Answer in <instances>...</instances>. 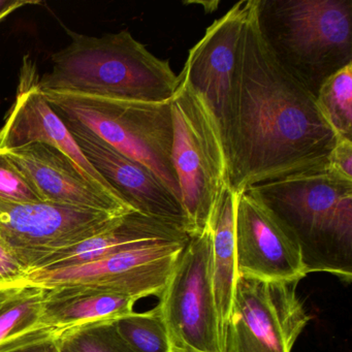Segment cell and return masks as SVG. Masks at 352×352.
<instances>
[{"instance_id": "cell-1", "label": "cell", "mask_w": 352, "mask_h": 352, "mask_svg": "<svg viewBox=\"0 0 352 352\" xmlns=\"http://www.w3.org/2000/svg\"><path fill=\"white\" fill-rule=\"evenodd\" d=\"M338 137L314 94L278 60L249 0L232 78L226 140L228 187H248L325 168Z\"/></svg>"}, {"instance_id": "cell-2", "label": "cell", "mask_w": 352, "mask_h": 352, "mask_svg": "<svg viewBox=\"0 0 352 352\" xmlns=\"http://www.w3.org/2000/svg\"><path fill=\"white\" fill-rule=\"evenodd\" d=\"M248 188L279 220L306 274L324 272L351 282V179L327 166Z\"/></svg>"}, {"instance_id": "cell-3", "label": "cell", "mask_w": 352, "mask_h": 352, "mask_svg": "<svg viewBox=\"0 0 352 352\" xmlns=\"http://www.w3.org/2000/svg\"><path fill=\"white\" fill-rule=\"evenodd\" d=\"M72 42L51 57L53 69L40 79L44 92L113 100L166 102L180 78L170 61L152 54L129 30L89 36L67 30Z\"/></svg>"}, {"instance_id": "cell-4", "label": "cell", "mask_w": 352, "mask_h": 352, "mask_svg": "<svg viewBox=\"0 0 352 352\" xmlns=\"http://www.w3.org/2000/svg\"><path fill=\"white\" fill-rule=\"evenodd\" d=\"M257 18L272 52L315 96L352 63V0H257Z\"/></svg>"}, {"instance_id": "cell-5", "label": "cell", "mask_w": 352, "mask_h": 352, "mask_svg": "<svg viewBox=\"0 0 352 352\" xmlns=\"http://www.w3.org/2000/svg\"><path fill=\"white\" fill-rule=\"evenodd\" d=\"M43 94L63 122L94 133L117 151L149 168L181 203L173 164L170 100L148 102L83 94Z\"/></svg>"}, {"instance_id": "cell-6", "label": "cell", "mask_w": 352, "mask_h": 352, "mask_svg": "<svg viewBox=\"0 0 352 352\" xmlns=\"http://www.w3.org/2000/svg\"><path fill=\"white\" fill-rule=\"evenodd\" d=\"M170 104L173 164L181 204L193 232H204L209 230L222 195L228 188L226 150L215 119L199 94L181 78Z\"/></svg>"}, {"instance_id": "cell-7", "label": "cell", "mask_w": 352, "mask_h": 352, "mask_svg": "<svg viewBox=\"0 0 352 352\" xmlns=\"http://www.w3.org/2000/svg\"><path fill=\"white\" fill-rule=\"evenodd\" d=\"M157 308L173 349L221 352L210 228L189 236Z\"/></svg>"}, {"instance_id": "cell-8", "label": "cell", "mask_w": 352, "mask_h": 352, "mask_svg": "<svg viewBox=\"0 0 352 352\" xmlns=\"http://www.w3.org/2000/svg\"><path fill=\"white\" fill-rule=\"evenodd\" d=\"M298 283L238 275L221 352H292L311 319L296 294Z\"/></svg>"}, {"instance_id": "cell-9", "label": "cell", "mask_w": 352, "mask_h": 352, "mask_svg": "<svg viewBox=\"0 0 352 352\" xmlns=\"http://www.w3.org/2000/svg\"><path fill=\"white\" fill-rule=\"evenodd\" d=\"M123 216L51 201H0V244L28 274L53 253L109 230Z\"/></svg>"}, {"instance_id": "cell-10", "label": "cell", "mask_w": 352, "mask_h": 352, "mask_svg": "<svg viewBox=\"0 0 352 352\" xmlns=\"http://www.w3.org/2000/svg\"><path fill=\"white\" fill-rule=\"evenodd\" d=\"M188 239L141 243L92 263L30 272L25 281L45 287L92 286L138 300L160 298Z\"/></svg>"}, {"instance_id": "cell-11", "label": "cell", "mask_w": 352, "mask_h": 352, "mask_svg": "<svg viewBox=\"0 0 352 352\" xmlns=\"http://www.w3.org/2000/svg\"><path fill=\"white\" fill-rule=\"evenodd\" d=\"M249 0L216 20L190 49L179 77L199 94L215 119L226 150L230 121L232 78Z\"/></svg>"}, {"instance_id": "cell-12", "label": "cell", "mask_w": 352, "mask_h": 352, "mask_svg": "<svg viewBox=\"0 0 352 352\" xmlns=\"http://www.w3.org/2000/svg\"><path fill=\"white\" fill-rule=\"evenodd\" d=\"M65 125L87 162L133 211L193 234L180 201L149 168L94 133Z\"/></svg>"}, {"instance_id": "cell-13", "label": "cell", "mask_w": 352, "mask_h": 352, "mask_svg": "<svg viewBox=\"0 0 352 352\" xmlns=\"http://www.w3.org/2000/svg\"><path fill=\"white\" fill-rule=\"evenodd\" d=\"M32 143L56 148L75 162L90 184L125 203L82 154L67 125L43 94L34 61L24 57L15 102L0 129V151Z\"/></svg>"}, {"instance_id": "cell-14", "label": "cell", "mask_w": 352, "mask_h": 352, "mask_svg": "<svg viewBox=\"0 0 352 352\" xmlns=\"http://www.w3.org/2000/svg\"><path fill=\"white\" fill-rule=\"evenodd\" d=\"M234 232L238 275L294 282L306 277L296 245L271 210L249 188L238 195Z\"/></svg>"}, {"instance_id": "cell-15", "label": "cell", "mask_w": 352, "mask_h": 352, "mask_svg": "<svg viewBox=\"0 0 352 352\" xmlns=\"http://www.w3.org/2000/svg\"><path fill=\"white\" fill-rule=\"evenodd\" d=\"M0 152L21 170L45 201L116 215L135 212L126 204L90 184L75 162L56 148L32 143Z\"/></svg>"}, {"instance_id": "cell-16", "label": "cell", "mask_w": 352, "mask_h": 352, "mask_svg": "<svg viewBox=\"0 0 352 352\" xmlns=\"http://www.w3.org/2000/svg\"><path fill=\"white\" fill-rule=\"evenodd\" d=\"M190 234L138 212L123 216L112 228L80 244L53 253L36 270H56L92 263L141 243L188 239ZM34 272V271H32Z\"/></svg>"}, {"instance_id": "cell-17", "label": "cell", "mask_w": 352, "mask_h": 352, "mask_svg": "<svg viewBox=\"0 0 352 352\" xmlns=\"http://www.w3.org/2000/svg\"><path fill=\"white\" fill-rule=\"evenodd\" d=\"M137 302L133 296L92 286H52L47 287L43 319L58 337L75 327L115 321L131 314Z\"/></svg>"}, {"instance_id": "cell-18", "label": "cell", "mask_w": 352, "mask_h": 352, "mask_svg": "<svg viewBox=\"0 0 352 352\" xmlns=\"http://www.w3.org/2000/svg\"><path fill=\"white\" fill-rule=\"evenodd\" d=\"M46 290L26 281L0 286V352L57 337L43 319Z\"/></svg>"}, {"instance_id": "cell-19", "label": "cell", "mask_w": 352, "mask_h": 352, "mask_svg": "<svg viewBox=\"0 0 352 352\" xmlns=\"http://www.w3.org/2000/svg\"><path fill=\"white\" fill-rule=\"evenodd\" d=\"M239 193L228 187L210 223L212 236L214 296L219 318L220 335L230 316L236 286V221Z\"/></svg>"}, {"instance_id": "cell-20", "label": "cell", "mask_w": 352, "mask_h": 352, "mask_svg": "<svg viewBox=\"0 0 352 352\" xmlns=\"http://www.w3.org/2000/svg\"><path fill=\"white\" fill-rule=\"evenodd\" d=\"M315 98L319 113L338 139L352 140V63L325 80Z\"/></svg>"}, {"instance_id": "cell-21", "label": "cell", "mask_w": 352, "mask_h": 352, "mask_svg": "<svg viewBox=\"0 0 352 352\" xmlns=\"http://www.w3.org/2000/svg\"><path fill=\"white\" fill-rule=\"evenodd\" d=\"M119 337L133 352H170L173 350L157 306L148 312H133L114 321Z\"/></svg>"}, {"instance_id": "cell-22", "label": "cell", "mask_w": 352, "mask_h": 352, "mask_svg": "<svg viewBox=\"0 0 352 352\" xmlns=\"http://www.w3.org/2000/svg\"><path fill=\"white\" fill-rule=\"evenodd\" d=\"M56 341L60 352H133L119 337L114 321L69 329L60 333Z\"/></svg>"}, {"instance_id": "cell-23", "label": "cell", "mask_w": 352, "mask_h": 352, "mask_svg": "<svg viewBox=\"0 0 352 352\" xmlns=\"http://www.w3.org/2000/svg\"><path fill=\"white\" fill-rule=\"evenodd\" d=\"M0 201L13 203L45 201L21 170L3 152H0Z\"/></svg>"}, {"instance_id": "cell-24", "label": "cell", "mask_w": 352, "mask_h": 352, "mask_svg": "<svg viewBox=\"0 0 352 352\" xmlns=\"http://www.w3.org/2000/svg\"><path fill=\"white\" fill-rule=\"evenodd\" d=\"M327 168L352 180V140L338 139Z\"/></svg>"}, {"instance_id": "cell-25", "label": "cell", "mask_w": 352, "mask_h": 352, "mask_svg": "<svg viewBox=\"0 0 352 352\" xmlns=\"http://www.w3.org/2000/svg\"><path fill=\"white\" fill-rule=\"evenodd\" d=\"M26 272L0 244V286L25 281Z\"/></svg>"}, {"instance_id": "cell-26", "label": "cell", "mask_w": 352, "mask_h": 352, "mask_svg": "<svg viewBox=\"0 0 352 352\" xmlns=\"http://www.w3.org/2000/svg\"><path fill=\"white\" fill-rule=\"evenodd\" d=\"M38 0H0V22L26 6L38 5Z\"/></svg>"}, {"instance_id": "cell-27", "label": "cell", "mask_w": 352, "mask_h": 352, "mask_svg": "<svg viewBox=\"0 0 352 352\" xmlns=\"http://www.w3.org/2000/svg\"><path fill=\"white\" fill-rule=\"evenodd\" d=\"M10 352H60L56 338H49L30 345L22 346Z\"/></svg>"}, {"instance_id": "cell-28", "label": "cell", "mask_w": 352, "mask_h": 352, "mask_svg": "<svg viewBox=\"0 0 352 352\" xmlns=\"http://www.w3.org/2000/svg\"><path fill=\"white\" fill-rule=\"evenodd\" d=\"M170 352H195V351H188V350H177L173 349Z\"/></svg>"}]
</instances>
